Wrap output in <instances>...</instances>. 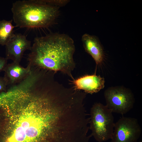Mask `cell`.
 Masks as SVG:
<instances>
[{
	"label": "cell",
	"instance_id": "1",
	"mask_svg": "<svg viewBox=\"0 0 142 142\" xmlns=\"http://www.w3.org/2000/svg\"><path fill=\"white\" fill-rule=\"evenodd\" d=\"M27 109L19 116L4 142H54L65 133L67 121L62 106L47 96L38 95L33 109L31 97L23 98Z\"/></svg>",
	"mask_w": 142,
	"mask_h": 142
},
{
	"label": "cell",
	"instance_id": "2",
	"mask_svg": "<svg viewBox=\"0 0 142 142\" xmlns=\"http://www.w3.org/2000/svg\"><path fill=\"white\" fill-rule=\"evenodd\" d=\"M75 47L68 35L50 33L35 38L27 58L28 65L55 73L60 72L74 79Z\"/></svg>",
	"mask_w": 142,
	"mask_h": 142
},
{
	"label": "cell",
	"instance_id": "3",
	"mask_svg": "<svg viewBox=\"0 0 142 142\" xmlns=\"http://www.w3.org/2000/svg\"><path fill=\"white\" fill-rule=\"evenodd\" d=\"M59 8L43 0H24L13 3L11 11L16 27L38 28L52 25L58 16Z\"/></svg>",
	"mask_w": 142,
	"mask_h": 142
},
{
	"label": "cell",
	"instance_id": "4",
	"mask_svg": "<svg viewBox=\"0 0 142 142\" xmlns=\"http://www.w3.org/2000/svg\"><path fill=\"white\" fill-rule=\"evenodd\" d=\"M89 129L91 135L98 142L111 139L115 123L112 112L106 105L95 103L90 110Z\"/></svg>",
	"mask_w": 142,
	"mask_h": 142
},
{
	"label": "cell",
	"instance_id": "5",
	"mask_svg": "<svg viewBox=\"0 0 142 142\" xmlns=\"http://www.w3.org/2000/svg\"><path fill=\"white\" fill-rule=\"evenodd\" d=\"M106 105L112 113L124 115L133 108L135 98L132 91L122 86L109 87L104 93Z\"/></svg>",
	"mask_w": 142,
	"mask_h": 142
},
{
	"label": "cell",
	"instance_id": "6",
	"mask_svg": "<svg viewBox=\"0 0 142 142\" xmlns=\"http://www.w3.org/2000/svg\"><path fill=\"white\" fill-rule=\"evenodd\" d=\"M141 133L137 119L123 116L115 124L111 142H137Z\"/></svg>",
	"mask_w": 142,
	"mask_h": 142
},
{
	"label": "cell",
	"instance_id": "7",
	"mask_svg": "<svg viewBox=\"0 0 142 142\" xmlns=\"http://www.w3.org/2000/svg\"><path fill=\"white\" fill-rule=\"evenodd\" d=\"M31 42L21 33H14L6 45V58L20 63L24 52L31 50Z\"/></svg>",
	"mask_w": 142,
	"mask_h": 142
},
{
	"label": "cell",
	"instance_id": "8",
	"mask_svg": "<svg viewBox=\"0 0 142 142\" xmlns=\"http://www.w3.org/2000/svg\"><path fill=\"white\" fill-rule=\"evenodd\" d=\"M71 82L76 89L91 94L99 92L105 87L104 78L95 74L86 75Z\"/></svg>",
	"mask_w": 142,
	"mask_h": 142
},
{
	"label": "cell",
	"instance_id": "9",
	"mask_svg": "<svg viewBox=\"0 0 142 142\" xmlns=\"http://www.w3.org/2000/svg\"><path fill=\"white\" fill-rule=\"evenodd\" d=\"M82 40L84 48L93 59L97 66L103 61L104 54L103 48L96 36L85 33L82 36Z\"/></svg>",
	"mask_w": 142,
	"mask_h": 142
},
{
	"label": "cell",
	"instance_id": "10",
	"mask_svg": "<svg viewBox=\"0 0 142 142\" xmlns=\"http://www.w3.org/2000/svg\"><path fill=\"white\" fill-rule=\"evenodd\" d=\"M31 68L29 65L25 68L19 63L13 62L7 64L3 70L5 72L4 77L8 81V85L15 84L21 81L29 73Z\"/></svg>",
	"mask_w": 142,
	"mask_h": 142
},
{
	"label": "cell",
	"instance_id": "11",
	"mask_svg": "<svg viewBox=\"0 0 142 142\" xmlns=\"http://www.w3.org/2000/svg\"><path fill=\"white\" fill-rule=\"evenodd\" d=\"M12 20L0 21V45H6L14 35Z\"/></svg>",
	"mask_w": 142,
	"mask_h": 142
},
{
	"label": "cell",
	"instance_id": "12",
	"mask_svg": "<svg viewBox=\"0 0 142 142\" xmlns=\"http://www.w3.org/2000/svg\"><path fill=\"white\" fill-rule=\"evenodd\" d=\"M8 85V81L6 77H0V92L6 90Z\"/></svg>",
	"mask_w": 142,
	"mask_h": 142
},
{
	"label": "cell",
	"instance_id": "13",
	"mask_svg": "<svg viewBox=\"0 0 142 142\" xmlns=\"http://www.w3.org/2000/svg\"><path fill=\"white\" fill-rule=\"evenodd\" d=\"M7 59L5 58H4L0 56V72L4 69L7 64Z\"/></svg>",
	"mask_w": 142,
	"mask_h": 142
},
{
	"label": "cell",
	"instance_id": "14",
	"mask_svg": "<svg viewBox=\"0 0 142 142\" xmlns=\"http://www.w3.org/2000/svg\"><path fill=\"white\" fill-rule=\"evenodd\" d=\"M88 131H89V130H88Z\"/></svg>",
	"mask_w": 142,
	"mask_h": 142
},
{
	"label": "cell",
	"instance_id": "15",
	"mask_svg": "<svg viewBox=\"0 0 142 142\" xmlns=\"http://www.w3.org/2000/svg\"><path fill=\"white\" fill-rule=\"evenodd\" d=\"M139 142H142V141H139Z\"/></svg>",
	"mask_w": 142,
	"mask_h": 142
}]
</instances>
